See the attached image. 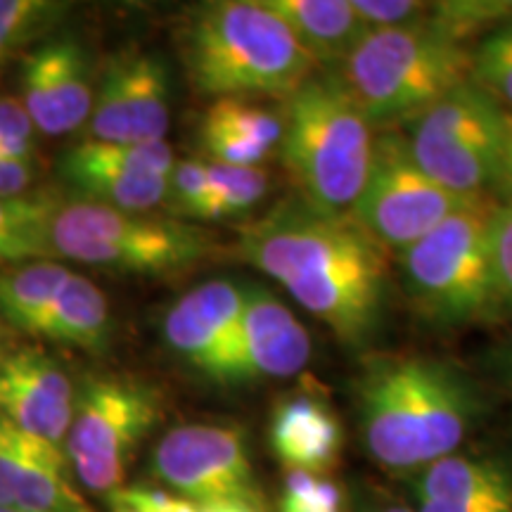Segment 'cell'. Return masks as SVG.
Wrapping results in <instances>:
<instances>
[{
  "label": "cell",
  "instance_id": "obj_1",
  "mask_svg": "<svg viewBox=\"0 0 512 512\" xmlns=\"http://www.w3.org/2000/svg\"><path fill=\"white\" fill-rule=\"evenodd\" d=\"M238 252L347 347H368L382 330L392 294L389 249L349 211L287 197L240 226Z\"/></svg>",
  "mask_w": 512,
  "mask_h": 512
},
{
  "label": "cell",
  "instance_id": "obj_2",
  "mask_svg": "<svg viewBox=\"0 0 512 512\" xmlns=\"http://www.w3.org/2000/svg\"><path fill=\"white\" fill-rule=\"evenodd\" d=\"M368 456L394 472H420L453 456L482 411L475 380L434 356H373L354 384Z\"/></svg>",
  "mask_w": 512,
  "mask_h": 512
},
{
  "label": "cell",
  "instance_id": "obj_3",
  "mask_svg": "<svg viewBox=\"0 0 512 512\" xmlns=\"http://www.w3.org/2000/svg\"><path fill=\"white\" fill-rule=\"evenodd\" d=\"M185 74L207 98L290 95L313 76V57L259 0H216L185 15L178 31Z\"/></svg>",
  "mask_w": 512,
  "mask_h": 512
},
{
  "label": "cell",
  "instance_id": "obj_4",
  "mask_svg": "<svg viewBox=\"0 0 512 512\" xmlns=\"http://www.w3.org/2000/svg\"><path fill=\"white\" fill-rule=\"evenodd\" d=\"M280 150L297 195L344 214L366 183L373 124L337 72L311 76L287 98Z\"/></svg>",
  "mask_w": 512,
  "mask_h": 512
},
{
  "label": "cell",
  "instance_id": "obj_5",
  "mask_svg": "<svg viewBox=\"0 0 512 512\" xmlns=\"http://www.w3.org/2000/svg\"><path fill=\"white\" fill-rule=\"evenodd\" d=\"M337 74L370 124L392 131L396 124L411 126L472 79V50L425 19L368 31Z\"/></svg>",
  "mask_w": 512,
  "mask_h": 512
},
{
  "label": "cell",
  "instance_id": "obj_6",
  "mask_svg": "<svg viewBox=\"0 0 512 512\" xmlns=\"http://www.w3.org/2000/svg\"><path fill=\"white\" fill-rule=\"evenodd\" d=\"M496 204L479 197L399 252L403 292L430 325L463 328L503 313L489 240Z\"/></svg>",
  "mask_w": 512,
  "mask_h": 512
},
{
  "label": "cell",
  "instance_id": "obj_7",
  "mask_svg": "<svg viewBox=\"0 0 512 512\" xmlns=\"http://www.w3.org/2000/svg\"><path fill=\"white\" fill-rule=\"evenodd\" d=\"M53 256L110 271L164 275L190 268L211 252L209 233L174 216L136 214L72 197L50 221Z\"/></svg>",
  "mask_w": 512,
  "mask_h": 512
},
{
  "label": "cell",
  "instance_id": "obj_8",
  "mask_svg": "<svg viewBox=\"0 0 512 512\" xmlns=\"http://www.w3.org/2000/svg\"><path fill=\"white\" fill-rule=\"evenodd\" d=\"M164 399L152 382L136 375H88L76 392L64 456L83 489L112 496L138 448L162 422Z\"/></svg>",
  "mask_w": 512,
  "mask_h": 512
},
{
  "label": "cell",
  "instance_id": "obj_9",
  "mask_svg": "<svg viewBox=\"0 0 512 512\" xmlns=\"http://www.w3.org/2000/svg\"><path fill=\"white\" fill-rule=\"evenodd\" d=\"M408 145L427 176L463 197H491L508 112L472 81L415 119Z\"/></svg>",
  "mask_w": 512,
  "mask_h": 512
},
{
  "label": "cell",
  "instance_id": "obj_10",
  "mask_svg": "<svg viewBox=\"0 0 512 512\" xmlns=\"http://www.w3.org/2000/svg\"><path fill=\"white\" fill-rule=\"evenodd\" d=\"M475 200L479 197L456 195L427 176L408 136L392 128L375 136L366 183L349 214L382 247L399 254Z\"/></svg>",
  "mask_w": 512,
  "mask_h": 512
},
{
  "label": "cell",
  "instance_id": "obj_11",
  "mask_svg": "<svg viewBox=\"0 0 512 512\" xmlns=\"http://www.w3.org/2000/svg\"><path fill=\"white\" fill-rule=\"evenodd\" d=\"M152 472L159 482L195 505L259 503L254 467L240 427L214 422L174 427L152 451Z\"/></svg>",
  "mask_w": 512,
  "mask_h": 512
},
{
  "label": "cell",
  "instance_id": "obj_12",
  "mask_svg": "<svg viewBox=\"0 0 512 512\" xmlns=\"http://www.w3.org/2000/svg\"><path fill=\"white\" fill-rule=\"evenodd\" d=\"M174 88L164 57L121 50L102 67L86 140L112 145L162 143L171 126Z\"/></svg>",
  "mask_w": 512,
  "mask_h": 512
},
{
  "label": "cell",
  "instance_id": "obj_13",
  "mask_svg": "<svg viewBox=\"0 0 512 512\" xmlns=\"http://www.w3.org/2000/svg\"><path fill=\"white\" fill-rule=\"evenodd\" d=\"M178 159L171 145H112L83 143L60 157L64 181L81 192L83 200L107 207L152 214L169 197V176Z\"/></svg>",
  "mask_w": 512,
  "mask_h": 512
},
{
  "label": "cell",
  "instance_id": "obj_14",
  "mask_svg": "<svg viewBox=\"0 0 512 512\" xmlns=\"http://www.w3.org/2000/svg\"><path fill=\"white\" fill-rule=\"evenodd\" d=\"M93 62L74 36H48L22 55V105L43 136H67L86 128L95 102Z\"/></svg>",
  "mask_w": 512,
  "mask_h": 512
},
{
  "label": "cell",
  "instance_id": "obj_15",
  "mask_svg": "<svg viewBox=\"0 0 512 512\" xmlns=\"http://www.w3.org/2000/svg\"><path fill=\"white\" fill-rule=\"evenodd\" d=\"M245 285L214 278L192 287L164 313L162 337L171 354L216 384H233Z\"/></svg>",
  "mask_w": 512,
  "mask_h": 512
},
{
  "label": "cell",
  "instance_id": "obj_16",
  "mask_svg": "<svg viewBox=\"0 0 512 512\" xmlns=\"http://www.w3.org/2000/svg\"><path fill=\"white\" fill-rule=\"evenodd\" d=\"M76 392L67 368L38 349L10 351L0 363V420L34 437L64 444Z\"/></svg>",
  "mask_w": 512,
  "mask_h": 512
},
{
  "label": "cell",
  "instance_id": "obj_17",
  "mask_svg": "<svg viewBox=\"0 0 512 512\" xmlns=\"http://www.w3.org/2000/svg\"><path fill=\"white\" fill-rule=\"evenodd\" d=\"M0 508L95 512L74 486L64 448L0 420Z\"/></svg>",
  "mask_w": 512,
  "mask_h": 512
},
{
  "label": "cell",
  "instance_id": "obj_18",
  "mask_svg": "<svg viewBox=\"0 0 512 512\" xmlns=\"http://www.w3.org/2000/svg\"><path fill=\"white\" fill-rule=\"evenodd\" d=\"M311 358V337L302 320L261 285H245L233 384L285 380L302 373Z\"/></svg>",
  "mask_w": 512,
  "mask_h": 512
},
{
  "label": "cell",
  "instance_id": "obj_19",
  "mask_svg": "<svg viewBox=\"0 0 512 512\" xmlns=\"http://www.w3.org/2000/svg\"><path fill=\"white\" fill-rule=\"evenodd\" d=\"M273 453L287 470L323 475L342 451V422L316 392H294L275 403L268 427Z\"/></svg>",
  "mask_w": 512,
  "mask_h": 512
},
{
  "label": "cell",
  "instance_id": "obj_20",
  "mask_svg": "<svg viewBox=\"0 0 512 512\" xmlns=\"http://www.w3.org/2000/svg\"><path fill=\"white\" fill-rule=\"evenodd\" d=\"M273 12L313 62L342 64L368 29L356 17L351 0H259Z\"/></svg>",
  "mask_w": 512,
  "mask_h": 512
},
{
  "label": "cell",
  "instance_id": "obj_21",
  "mask_svg": "<svg viewBox=\"0 0 512 512\" xmlns=\"http://www.w3.org/2000/svg\"><path fill=\"white\" fill-rule=\"evenodd\" d=\"M110 302L93 280L72 273L50 306L38 337L48 342L102 354L110 347Z\"/></svg>",
  "mask_w": 512,
  "mask_h": 512
},
{
  "label": "cell",
  "instance_id": "obj_22",
  "mask_svg": "<svg viewBox=\"0 0 512 512\" xmlns=\"http://www.w3.org/2000/svg\"><path fill=\"white\" fill-rule=\"evenodd\" d=\"M420 503H472L512 496V470L491 458L448 456L420 470L415 479Z\"/></svg>",
  "mask_w": 512,
  "mask_h": 512
},
{
  "label": "cell",
  "instance_id": "obj_23",
  "mask_svg": "<svg viewBox=\"0 0 512 512\" xmlns=\"http://www.w3.org/2000/svg\"><path fill=\"white\" fill-rule=\"evenodd\" d=\"M72 271L57 261H27L0 271V316L12 330L38 337L43 320Z\"/></svg>",
  "mask_w": 512,
  "mask_h": 512
},
{
  "label": "cell",
  "instance_id": "obj_24",
  "mask_svg": "<svg viewBox=\"0 0 512 512\" xmlns=\"http://www.w3.org/2000/svg\"><path fill=\"white\" fill-rule=\"evenodd\" d=\"M60 200L48 192L0 197V264H27L53 256L50 221Z\"/></svg>",
  "mask_w": 512,
  "mask_h": 512
},
{
  "label": "cell",
  "instance_id": "obj_25",
  "mask_svg": "<svg viewBox=\"0 0 512 512\" xmlns=\"http://www.w3.org/2000/svg\"><path fill=\"white\" fill-rule=\"evenodd\" d=\"M67 12L69 3L53 0H0V74L17 55L48 38Z\"/></svg>",
  "mask_w": 512,
  "mask_h": 512
},
{
  "label": "cell",
  "instance_id": "obj_26",
  "mask_svg": "<svg viewBox=\"0 0 512 512\" xmlns=\"http://www.w3.org/2000/svg\"><path fill=\"white\" fill-rule=\"evenodd\" d=\"M166 207L171 216L181 221H221V204L209 178L204 159H178L169 176V197Z\"/></svg>",
  "mask_w": 512,
  "mask_h": 512
},
{
  "label": "cell",
  "instance_id": "obj_27",
  "mask_svg": "<svg viewBox=\"0 0 512 512\" xmlns=\"http://www.w3.org/2000/svg\"><path fill=\"white\" fill-rule=\"evenodd\" d=\"M472 83L512 110V19L484 34L472 48Z\"/></svg>",
  "mask_w": 512,
  "mask_h": 512
},
{
  "label": "cell",
  "instance_id": "obj_28",
  "mask_svg": "<svg viewBox=\"0 0 512 512\" xmlns=\"http://www.w3.org/2000/svg\"><path fill=\"white\" fill-rule=\"evenodd\" d=\"M508 19H512L510 0H448V3H430L427 12V22L463 43L475 31L489 34Z\"/></svg>",
  "mask_w": 512,
  "mask_h": 512
},
{
  "label": "cell",
  "instance_id": "obj_29",
  "mask_svg": "<svg viewBox=\"0 0 512 512\" xmlns=\"http://www.w3.org/2000/svg\"><path fill=\"white\" fill-rule=\"evenodd\" d=\"M209 178L214 185L216 197L221 204L223 219L245 216L254 207H259L268 192V174L259 166L245 169V166H228L207 162Z\"/></svg>",
  "mask_w": 512,
  "mask_h": 512
},
{
  "label": "cell",
  "instance_id": "obj_30",
  "mask_svg": "<svg viewBox=\"0 0 512 512\" xmlns=\"http://www.w3.org/2000/svg\"><path fill=\"white\" fill-rule=\"evenodd\" d=\"M280 512H344L342 489L328 477L290 470L285 477Z\"/></svg>",
  "mask_w": 512,
  "mask_h": 512
},
{
  "label": "cell",
  "instance_id": "obj_31",
  "mask_svg": "<svg viewBox=\"0 0 512 512\" xmlns=\"http://www.w3.org/2000/svg\"><path fill=\"white\" fill-rule=\"evenodd\" d=\"M491 264L501 309L512 311V202L496 204L489 228Z\"/></svg>",
  "mask_w": 512,
  "mask_h": 512
},
{
  "label": "cell",
  "instance_id": "obj_32",
  "mask_svg": "<svg viewBox=\"0 0 512 512\" xmlns=\"http://www.w3.org/2000/svg\"><path fill=\"white\" fill-rule=\"evenodd\" d=\"M351 8L368 31H382L425 22L430 3H418V0H351Z\"/></svg>",
  "mask_w": 512,
  "mask_h": 512
},
{
  "label": "cell",
  "instance_id": "obj_33",
  "mask_svg": "<svg viewBox=\"0 0 512 512\" xmlns=\"http://www.w3.org/2000/svg\"><path fill=\"white\" fill-rule=\"evenodd\" d=\"M34 121L15 95H0V157H36Z\"/></svg>",
  "mask_w": 512,
  "mask_h": 512
},
{
  "label": "cell",
  "instance_id": "obj_34",
  "mask_svg": "<svg viewBox=\"0 0 512 512\" xmlns=\"http://www.w3.org/2000/svg\"><path fill=\"white\" fill-rule=\"evenodd\" d=\"M119 494L140 512H200V505L185 501L181 496L164 494V491L147 489V486H124Z\"/></svg>",
  "mask_w": 512,
  "mask_h": 512
},
{
  "label": "cell",
  "instance_id": "obj_35",
  "mask_svg": "<svg viewBox=\"0 0 512 512\" xmlns=\"http://www.w3.org/2000/svg\"><path fill=\"white\" fill-rule=\"evenodd\" d=\"M36 183V157H0V197H24Z\"/></svg>",
  "mask_w": 512,
  "mask_h": 512
},
{
  "label": "cell",
  "instance_id": "obj_36",
  "mask_svg": "<svg viewBox=\"0 0 512 512\" xmlns=\"http://www.w3.org/2000/svg\"><path fill=\"white\" fill-rule=\"evenodd\" d=\"M491 197L498 200V204L512 202V114H508L501 166H498V176H496L494 190H491Z\"/></svg>",
  "mask_w": 512,
  "mask_h": 512
},
{
  "label": "cell",
  "instance_id": "obj_37",
  "mask_svg": "<svg viewBox=\"0 0 512 512\" xmlns=\"http://www.w3.org/2000/svg\"><path fill=\"white\" fill-rule=\"evenodd\" d=\"M420 512H512V496L472 503H420Z\"/></svg>",
  "mask_w": 512,
  "mask_h": 512
},
{
  "label": "cell",
  "instance_id": "obj_38",
  "mask_svg": "<svg viewBox=\"0 0 512 512\" xmlns=\"http://www.w3.org/2000/svg\"><path fill=\"white\" fill-rule=\"evenodd\" d=\"M200 512H264L261 503H247V501H221V503H207L200 505Z\"/></svg>",
  "mask_w": 512,
  "mask_h": 512
},
{
  "label": "cell",
  "instance_id": "obj_39",
  "mask_svg": "<svg viewBox=\"0 0 512 512\" xmlns=\"http://www.w3.org/2000/svg\"><path fill=\"white\" fill-rule=\"evenodd\" d=\"M498 375L503 377L505 387H508L512 394V337L508 339V344L498 351Z\"/></svg>",
  "mask_w": 512,
  "mask_h": 512
},
{
  "label": "cell",
  "instance_id": "obj_40",
  "mask_svg": "<svg viewBox=\"0 0 512 512\" xmlns=\"http://www.w3.org/2000/svg\"><path fill=\"white\" fill-rule=\"evenodd\" d=\"M107 501H110V510L112 512H140L136 505H131L126 501L124 496L119 494V491H114L112 496H107Z\"/></svg>",
  "mask_w": 512,
  "mask_h": 512
},
{
  "label": "cell",
  "instance_id": "obj_41",
  "mask_svg": "<svg viewBox=\"0 0 512 512\" xmlns=\"http://www.w3.org/2000/svg\"><path fill=\"white\" fill-rule=\"evenodd\" d=\"M10 330H12L10 325L5 323L3 316H0V363H3L5 356L10 354V335H8Z\"/></svg>",
  "mask_w": 512,
  "mask_h": 512
},
{
  "label": "cell",
  "instance_id": "obj_42",
  "mask_svg": "<svg viewBox=\"0 0 512 512\" xmlns=\"http://www.w3.org/2000/svg\"><path fill=\"white\" fill-rule=\"evenodd\" d=\"M363 512H413L408 510L406 505H399V503H382V505H370Z\"/></svg>",
  "mask_w": 512,
  "mask_h": 512
},
{
  "label": "cell",
  "instance_id": "obj_43",
  "mask_svg": "<svg viewBox=\"0 0 512 512\" xmlns=\"http://www.w3.org/2000/svg\"><path fill=\"white\" fill-rule=\"evenodd\" d=\"M0 512H22V510H10V508H0Z\"/></svg>",
  "mask_w": 512,
  "mask_h": 512
}]
</instances>
